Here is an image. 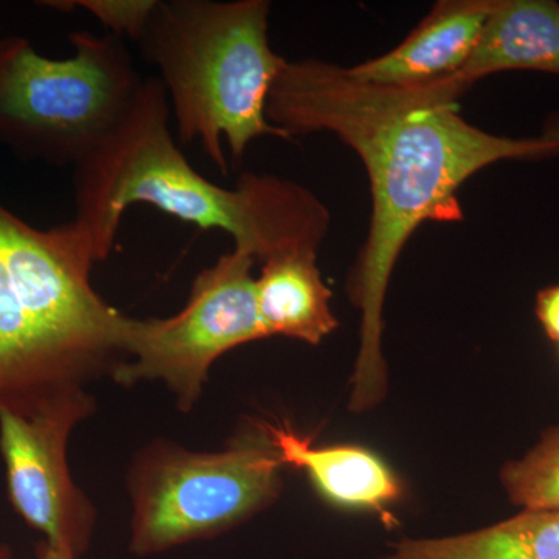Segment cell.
I'll return each instance as SVG.
<instances>
[{
	"instance_id": "6da1fadb",
	"label": "cell",
	"mask_w": 559,
	"mask_h": 559,
	"mask_svg": "<svg viewBox=\"0 0 559 559\" xmlns=\"http://www.w3.org/2000/svg\"><path fill=\"white\" fill-rule=\"evenodd\" d=\"M469 87L459 75L426 86H384L319 60H286L272 84L271 124L290 140L331 132L358 154L369 176V234L348 282L360 312L353 411L377 406L388 390L382 308L390 275L414 231L426 221L462 219L457 191L488 165L559 156V119L538 138L491 134L460 114L459 98Z\"/></svg>"
},
{
	"instance_id": "7a4b0ae2",
	"label": "cell",
	"mask_w": 559,
	"mask_h": 559,
	"mask_svg": "<svg viewBox=\"0 0 559 559\" xmlns=\"http://www.w3.org/2000/svg\"><path fill=\"white\" fill-rule=\"evenodd\" d=\"M170 105L159 79L143 80L134 100L90 156L73 168L75 218L95 263L108 259L121 218L153 205L204 230H224L257 261L318 252L330 213L293 180L242 173L235 189L191 167L170 131Z\"/></svg>"
},
{
	"instance_id": "3957f363",
	"label": "cell",
	"mask_w": 559,
	"mask_h": 559,
	"mask_svg": "<svg viewBox=\"0 0 559 559\" xmlns=\"http://www.w3.org/2000/svg\"><path fill=\"white\" fill-rule=\"evenodd\" d=\"M72 223L39 230L0 204V409L22 411L128 359L131 318L91 285Z\"/></svg>"
},
{
	"instance_id": "277c9868",
	"label": "cell",
	"mask_w": 559,
	"mask_h": 559,
	"mask_svg": "<svg viewBox=\"0 0 559 559\" xmlns=\"http://www.w3.org/2000/svg\"><path fill=\"white\" fill-rule=\"evenodd\" d=\"M266 0H157L138 40L156 66L182 145L198 142L223 175V145L241 160L264 135L290 140L270 123L267 97L285 58L267 38Z\"/></svg>"
},
{
	"instance_id": "5b68a950",
	"label": "cell",
	"mask_w": 559,
	"mask_h": 559,
	"mask_svg": "<svg viewBox=\"0 0 559 559\" xmlns=\"http://www.w3.org/2000/svg\"><path fill=\"white\" fill-rule=\"evenodd\" d=\"M75 53L50 60L24 38L0 39V143L25 160L81 164L134 100L143 76L117 36L69 35Z\"/></svg>"
},
{
	"instance_id": "8992f818",
	"label": "cell",
	"mask_w": 559,
	"mask_h": 559,
	"mask_svg": "<svg viewBox=\"0 0 559 559\" xmlns=\"http://www.w3.org/2000/svg\"><path fill=\"white\" fill-rule=\"evenodd\" d=\"M221 452H190L171 443L135 460L130 489V549L151 557L237 527L277 499L280 462L266 430Z\"/></svg>"
},
{
	"instance_id": "52a82bcc",
	"label": "cell",
	"mask_w": 559,
	"mask_h": 559,
	"mask_svg": "<svg viewBox=\"0 0 559 559\" xmlns=\"http://www.w3.org/2000/svg\"><path fill=\"white\" fill-rule=\"evenodd\" d=\"M255 263L248 252L234 248L198 274L189 301L178 314L131 319L128 359L112 373L117 382H165L180 409L190 411L200 400L216 359L266 337L252 275Z\"/></svg>"
},
{
	"instance_id": "ba28073f",
	"label": "cell",
	"mask_w": 559,
	"mask_h": 559,
	"mask_svg": "<svg viewBox=\"0 0 559 559\" xmlns=\"http://www.w3.org/2000/svg\"><path fill=\"white\" fill-rule=\"evenodd\" d=\"M92 411L94 400L81 385L27 409H0V454L11 506L43 533L44 543L75 559L90 547L97 513L70 476L68 441Z\"/></svg>"
},
{
	"instance_id": "9c48e42d",
	"label": "cell",
	"mask_w": 559,
	"mask_h": 559,
	"mask_svg": "<svg viewBox=\"0 0 559 559\" xmlns=\"http://www.w3.org/2000/svg\"><path fill=\"white\" fill-rule=\"evenodd\" d=\"M495 0H444L395 49L348 68L356 79L384 86H426L465 69L479 46Z\"/></svg>"
},
{
	"instance_id": "30bf717a",
	"label": "cell",
	"mask_w": 559,
	"mask_h": 559,
	"mask_svg": "<svg viewBox=\"0 0 559 559\" xmlns=\"http://www.w3.org/2000/svg\"><path fill=\"white\" fill-rule=\"evenodd\" d=\"M282 465L307 471L323 498L345 509L371 510L389 518L388 507L401 496L395 474L366 448H314L293 430L263 425Z\"/></svg>"
},
{
	"instance_id": "8fae6325",
	"label": "cell",
	"mask_w": 559,
	"mask_h": 559,
	"mask_svg": "<svg viewBox=\"0 0 559 559\" xmlns=\"http://www.w3.org/2000/svg\"><path fill=\"white\" fill-rule=\"evenodd\" d=\"M506 70L559 75V5L550 0H495L479 46L457 75L476 81Z\"/></svg>"
},
{
	"instance_id": "7c38bea8",
	"label": "cell",
	"mask_w": 559,
	"mask_h": 559,
	"mask_svg": "<svg viewBox=\"0 0 559 559\" xmlns=\"http://www.w3.org/2000/svg\"><path fill=\"white\" fill-rule=\"evenodd\" d=\"M318 252L299 250L263 261L257 305L264 334L319 345L337 329L331 290L316 263Z\"/></svg>"
},
{
	"instance_id": "4fadbf2b",
	"label": "cell",
	"mask_w": 559,
	"mask_h": 559,
	"mask_svg": "<svg viewBox=\"0 0 559 559\" xmlns=\"http://www.w3.org/2000/svg\"><path fill=\"white\" fill-rule=\"evenodd\" d=\"M389 559H559V510H524L492 527L451 538L403 540Z\"/></svg>"
},
{
	"instance_id": "5bb4252c",
	"label": "cell",
	"mask_w": 559,
	"mask_h": 559,
	"mask_svg": "<svg viewBox=\"0 0 559 559\" xmlns=\"http://www.w3.org/2000/svg\"><path fill=\"white\" fill-rule=\"evenodd\" d=\"M500 477L510 499L525 511L559 510V428L544 433L543 440L524 459L509 463Z\"/></svg>"
},
{
	"instance_id": "9a60e30c",
	"label": "cell",
	"mask_w": 559,
	"mask_h": 559,
	"mask_svg": "<svg viewBox=\"0 0 559 559\" xmlns=\"http://www.w3.org/2000/svg\"><path fill=\"white\" fill-rule=\"evenodd\" d=\"M157 0H75L73 9L92 14L109 35L138 40L156 10Z\"/></svg>"
},
{
	"instance_id": "2e32d148",
	"label": "cell",
	"mask_w": 559,
	"mask_h": 559,
	"mask_svg": "<svg viewBox=\"0 0 559 559\" xmlns=\"http://www.w3.org/2000/svg\"><path fill=\"white\" fill-rule=\"evenodd\" d=\"M536 316L549 340L559 344V285L540 290L536 297Z\"/></svg>"
},
{
	"instance_id": "e0dca14e",
	"label": "cell",
	"mask_w": 559,
	"mask_h": 559,
	"mask_svg": "<svg viewBox=\"0 0 559 559\" xmlns=\"http://www.w3.org/2000/svg\"><path fill=\"white\" fill-rule=\"evenodd\" d=\"M36 555H38V559H75L70 557V555L64 554V551L53 549V547L44 543V540L39 544Z\"/></svg>"
},
{
	"instance_id": "ac0fdd59",
	"label": "cell",
	"mask_w": 559,
	"mask_h": 559,
	"mask_svg": "<svg viewBox=\"0 0 559 559\" xmlns=\"http://www.w3.org/2000/svg\"><path fill=\"white\" fill-rule=\"evenodd\" d=\"M0 559H13L10 547L0 546Z\"/></svg>"
}]
</instances>
